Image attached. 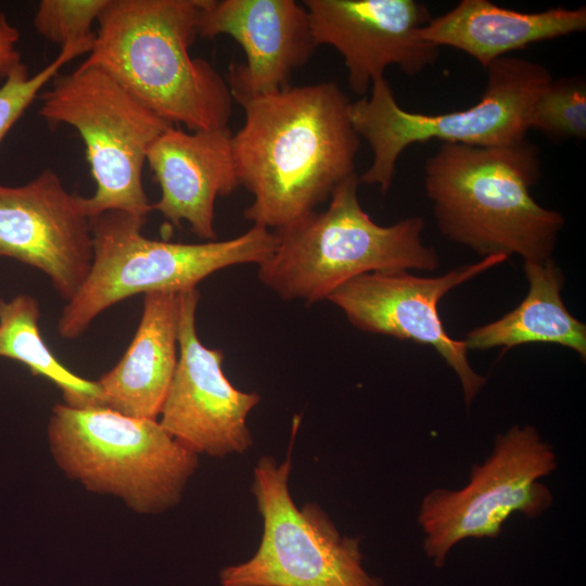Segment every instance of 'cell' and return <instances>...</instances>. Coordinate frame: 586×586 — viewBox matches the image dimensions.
<instances>
[{"label":"cell","instance_id":"1","mask_svg":"<svg viewBox=\"0 0 586 586\" xmlns=\"http://www.w3.org/2000/svg\"><path fill=\"white\" fill-rule=\"evenodd\" d=\"M237 102L245 118L232 135V152L240 186L253 195L244 211L253 225L282 228L356 174L360 138L336 82L289 85Z\"/></svg>","mask_w":586,"mask_h":586},{"label":"cell","instance_id":"2","mask_svg":"<svg viewBox=\"0 0 586 586\" xmlns=\"http://www.w3.org/2000/svg\"><path fill=\"white\" fill-rule=\"evenodd\" d=\"M204 0H109L86 63L107 72L161 118L190 131L228 128L232 95L193 58Z\"/></svg>","mask_w":586,"mask_h":586},{"label":"cell","instance_id":"3","mask_svg":"<svg viewBox=\"0 0 586 586\" xmlns=\"http://www.w3.org/2000/svg\"><path fill=\"white\" fill-rule=\"evenodd\" d=\"M539 178V152L526 139L492 148L441 143L424 164L441 232L483 257H552L564 217L532 196Z\"/></svg>","mask_w":586,"mask_h":586},{"label":"cell","instance_id":"4","mask_svg":"<svg viewBox=\"0 0 586 586\" xmlns=\"http://www.w3.org/2000/svg\"><path fill=\"white\" fill-rule=\"evenodd\" d=\"M357 174L332 193L329 206L273 230L277 247L258 265L259 281L285 301L314 304L370 272L432 271L440 259L422 243L424 221L408 217L380 226L358 199Z\"/></svg>","mask_w":586,"mask_h":586},{"label":"cell","instance_id":"5","mask_svg":"<svg viewBox=\"0 0 586 586\" xmlns=\"http://www.w3.org/2000/svg\"><path fill=\"white\" fill-rule=\"evenodd\" d=\"M145 221L122 211L91 217L93 260L81 288L63 308L58 322L62 337H78L99 314L129 296L181 293L220 269L260 265L278 243L273 230L257 225L224 241L168 242L143 235Z\"/></svg>","mask_w":586,"mask_h":586},{"label":"cell","instance_id":"6","mask_svg":"<svg viewBox=\"0 0 586 586\" xmlns=\"http://www.w3.org/2000/svg\"><path fill=\"white\" fill-rule=\"evenodd\" d=\"M48 440L68 477L90 492L119 497L138 513H160L179 504L199 466L198 454L157 420L105 407L54 405Z\"/></svg>","mask_w":586,"mask_h":586},{"label":"cell","instance_id":"7","mask_svg":"<svg viewBox=\"0 0 586 586\" xmlns=\"http://www.w3.org/2000/svg\"><path fill=\"white\" fill-rule=\"evenodd\" d=\"M487 82L473 106L444 114L404 110L390 82L379 78L370 94L351 102L352 125L371 148V165L360 183L375 184L385 194L396 163L408 146L433 139L472 146H506L525 140L533 104L552 81L549 69L525 59L504 56L487 68Z\"/></svg>","mask_w":586,"mask_h":586},{"label":"cell","instance_id":"8","mask_svg":"<svg viewBox=\"0 0 586 586\" xmlns=\"http://www.w3.org/2000/svg\"><path fill=\"white\" fill-rule=\"evenodd\" d=\"M52 81L40 95L39 113L50 126H72L85 143L95 182L94 194L85 198L89 217L122 211L146 219L153 209L143 188V166L153 143L173 124L85 61Z\"/></svg>","mask_w":586,"mask_h":586},{"label":"cell","instance_id":"9","mask_svg":"<svg viewBox=\"0 0 586 586\" xmlns=\"http://www.w3.org/2000/svg\"><path fill=\"white\" fill-rule=\"evenodd\" d=\"M290 472V454L256 462L251 491L262 540L247 561L220 571L221 586H382L364 566L360 538L342 535L317 504L295 505Z\"/></svg>","mask_w":586,"mask_h":586},{"label":"cell","instance_id":"10","mask_svg":"<svg viewBox=\"0 0 586 586\" xmlns=\"http://www.w3.org/2000/svg\"><path fill=\"white\" fill-rule=\"evenodd\" d=\"M558 467L552 445L533 425L514 424L496 436L488 457L470 471L459 489L434 488L422 499L417 522L424 555L444 566L464 539L496 538L513 513L535 519L553 496L540 482Z\"/></svg>","mask_w":586,"mask_h":586},{"label":"cell","instance_id":"11","mask_svg":"<svg viewBox=\"0 0 586 586\" xmlns=\"http://www.w3.org/2000/svg\"><path fill=\"white\" fill-rule=\"evenodd\" d=\"M507 259L501 254L482 257L438 277L408 271L365 273L336 288L327 300L361 331L434 348L457 374L470 407L487 379L471 367L463 341L451 339L445 331L437 304L454 288Z\"/></svg>","mask_w":586,"mask_h":586},{"label":"cell","instance_id":"12","mask_svg":"<svg viewBox=\"0 0 586 586\" xmlns=\"http://www.w3.org/2000/svg\"><path fill=\"white\" fill-rule=\"evenodd\" d=\"M179 300L178 361L158 422L198 455L243 454L253 445L247 417L260 396L234 387L224 373L222 352L200 341L198 289L179 293Z\"/></svg>","mask_w":586,"mask_h":586},{"label":"cell","instance_id":"13","mask_svg":"<svg viewBox=\"0 0 586 586\" xmlns=\"http://www.w3.org/2000/svg\"><path fill=\"white\" fill-rule=\"evenodd\" d=\"M1 256L41 270L56 292L71 301L93 260L85 198L68 192L50 168L23 186L0 184Z\"/></svg>","mask_w":586,"mask_h":586},{"label":"cell","instance_id":"14","mask_svg":"<svg viewBox=\"0 0 586 586\" xmlns=\"http://www.w3.org/2000/svg\"><path fill=\"white\" fill-rule=\"evenodd\" d=\"M317 46L328 44L343 58L348 87L365 97L391 65L416 76L432 65L440 48L421 36L431 20L415 0H305Z\"/></svg>","mask_w":586,"mask_h":586},{"label":"cell","instance_id":"15","mask_svg":"<svg viewBox=\"0 0 586 586\" xmlns=\"http://www.w3.org/2000/svg\"><path fill=\"white\" fill-rule=\"evenodd\" d=\"M220 35L234 39L245 54V62L229 65L235 102L289 86L318 47L307 9L295 0H204L198 36Z\"/></svg>","mask_w":586,"mask_h":586},{"label":"cell","instance_id":"16","mask_svg":"<svg viewBox=\"0 0 586 586\" xmlns=\"http://www.w3.org/2000/svg\"><path fill=\"white\" fill-rule=\"evenodd\" d=\"M229 128L184 131L170 126L151 146L146 162L160 186L152 204L165 219L206 241L217 240L215 202L240 187Z\"/></svg>","mask_w":586,"mask_h":586},{"label":"cell","instance_id":"17","mask_svg":"<svg viewBox=\"0 0 586 586\" xmlns=\"http://www.w3.org/2000/svg\"><path fill=\"white\" fill-rule=\"evenodd\" d=\"M179 293L144 294L137 332L118 364L98 381L104 407L156 420L174 377L178 355Z\"/></svg>","mask_w":586,"mask_h":586},{"label":"cell","instance_id":"18","mask_svg":"<svg viewBox=\"0 0 586 586\" xmlns=\"http://www.w3.org/2000/svg\"><path fill=\"white\" fill-rule=\"evenodd\" d=\"M586 29V8L562 7L519 12L488 0H462L428 22L421 36L441 48H455L487 68L508 53Z\"/></svg>","mask_w":586,"mask_h":586},{"label":"cell","instance_id":"19","mask_svg":"<svg viewBox=\"0 0 586 586\" xmlns=\"http://www.w3.org/2000/svg\"><path fill=\"white\" fill-rule=\"evenodd\" d=\"M524 273L528 282L524 300L501 318L471 330L462 340L468 351L550 343L575 351L585 361L586 326L562 301V270L549 257L524 260Z\"/></svg>","mask_w":586,"mask_h":586},{"label":"cell","instance_id":"20","mask_svg":"<svg viewBox=\"0 0 586 586\" xmlns=\"http://www.w3.org/2000/svg\"><path fill=\"white\" fill-rule=\"evenodd\" d=\"M39 317V302L30 295L0 300V356L17 360L33 374L51 380L71 407H104L97 381L73 373L53 356L40 334Z\"/></svg>","mask_w":586,"mask_h":586},{"label":"cell","instance_id":"21","mask_svg":"<svg viewBox=\"0 0 586 586\" xmlns=\"http://www.w3.org/2000/svg\"><path fill=\"white\" fill-rule=\"evenodd\" d=\"M552 140H583L586 137V84L582 77L553 80L535 100L528 130Z\"/></svg>","mask_w":586,"mask_h":586},{"label":"cell","instance_id":"22","mask_svg":"<svg viewBox=\"0 0 586 586\" xmlns=\"http://www.w3.org/2000/svg\"><path fill=\"white\" fill-rule=\"evenodd\" d=\"M109 0H41L34 16V27L44 39L68 44H93L91 27Z\"/></svg>","mask_w":586,"mask_h":586},{"label":"cell","instance_id":"23","mask_svg":"<svg viewBox=\"0 0 586 586\" xmlns=\"http://www.w3.org/2000/svg\"><path fill=\"white\" fill-rule=\"evenodd\" d=\"M92 47L77 43L61 48L59 55L34 75L28 74V67L23 62L13 69L0 86V143L60 69L76 56L89 53Z\"/></svg>","mask_w":586,"mask_h":586},{"label":"cell","instance_id":"24","mask_svg":"<svg viewBox=\"0 0 586 586\" xmlns=\"http://www.w3.org/2000/svg\"><path fill=\"white\" fill-rule=\"evenodd\" d=\"M18 40L17 28L9 22L3 12H0V82H3L13 69L22 63L17 50Z\"/></svg>","mask_w":586,"mask_h":586}]
</instances>
